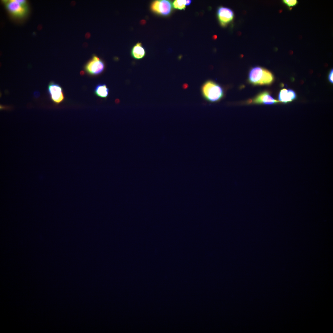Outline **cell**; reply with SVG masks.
I'll return each mask as SVG.
<instances>
[{
    "mask_svg": "<svg viewBox=\"0 0 333 333\" xmlns=\"http://www.w3.org/2000/svg\"><path fill=\"white\" fill-rule=\"evenodd\" d=\"M248 81L253 85H269L273 82L274 76L266 69L259 66L252 68L248 75Z\"/></svg>",
    "mask_w": 333,
    "mask_h": 333,
    "instance_id": "1",
    "label": "cell"
},
{
    "mask_svg": "<svg viewBox=\"0 0 333 333\" xmlns=\"http://www.w3.org/2000/svg\"><path fill=\"white\" fill-rule=\"evenodd\" d=\"M201 91L204 99L211 102L220 101L224 96V91L222 87L212 80L205 81L201 86Z\"/></svg>",
    "mask_w": 333,
    "mask_h": 333,
    "instance_id": "2",
    "label": "cell"
},
{
    "mask_svg": "<svg viewBox=\"0 0 333 333\" xmlns=\"http://www.w3.org/2000/svg\"><path fill=\"white\" fill-rule=\"evenodd\" d=\"M4 2L8 11L14 17L23 18L27 13L28 8L25 0H6Z\"/></svg>",
    "mask_w": 333,
    "mask_h": 333,
    "instance_id": "3",
    "label": "cell"
},
{
    "mask_svg": "<svg viewBox=\"0 0 333 333\" xmlns=\"http://www.w3.org/2000/svg\"><path fill=\"white\" fill-rule=\"evenodd\" d=\"M105 67L103 61L97 56L94 55L86 64L84 69L89 74L96 75L102 73Z\"/></svg>",
    "mask_w": 333,
    "mask_h": 333,
    "instance_id": "4",
    "label": "cell"
},
{
    "mask_svg": "<svg viewBox=\"0 0 333 333\" xmlns=\"http://www.w3.org/2000/svg\"><path fill=\"white\" fill-rule=\"evenodd\" d=\"M47 91L50 100L54 103L59 104L64 99L63 90L58 84L50 81L47 86Z\"/></svg>",
    "mask_w": 333,
    "mask_h": 333,
    "instance_id": "5",
    "label": "cell"
},
{
    "mask_svg": "<svg viewBox=\"0 0 333 333\" xmlns=\"http://www.w3.org/2000/svg\"><path fill=\"white\" fill-rule=\"evenodd\" d=\"M151 9L155 13L163 15H167L171 12L172 4L167 0H156L151 4Z\"/></svg>",
    "mask_w": 333,
    "mask_h": 333,
    "instance_id": "6",
    "label": "cell"
},
{
    "mask_svg": "<svg viewBox=\"0 0 333 333\" xmlns=\"http://www.w3.org/2000/svg\"><path fill=\"white\" fill-rule=\"evenodd\" d=\"M218 18L221 25L223 27L227 26L231 22L234 17L233 11L227 7H219L217 10Z\"/></svg>",
    "mask_w": 333,
    "mask_h": 333,
    "instance_id": "7",
    "label": "cell"
},
{
    "mask_svg": "<svg viewBox=\"0 0 333 333\" xmlns=\"http://www.w3.org/2000/svg\"><path fill=\"white\" fill-rule=\"evenodd\" d=\"M279 102L274 99L267 91L263 92L255 97L248 101V103L255 104L272 105Z\"/></svg>",
    "mask_w": 333,
    "mask_h": 333,
    "instance_id": "8",
    "label": "cell"
},
{
    "mask_svg": "<svg viewBox=\"0 0 333 333\" xmlns=\"http://www.w3.org/2000/svg\"><path fill=\"white\" fill-rule=\"evenodd\" d=\"M296 97L295 92L291 89H282L280 91L278 96V101L280 102L287 103L291 102Z\"/></svg>",
    "mask_w": 333,
    "mask_h": 333,
    "instance_id": "9",
    "label": "cell"
},
{
    "mask_svg": "<svg viewBox=\"0 0 333 333\" xmlns=\"http://www.w3.org/2000/svg\"><path fill=\"white\" fill-rule=\"evenodd\" d=\"M145 50L141 43H138L132 48L131 55L133 58L139 60L143 58L145 55Z\"/></svg>",
    "mask_w": 333,
    "mask_h": 333,
    "instance_id": "10",
    "label": "cell"
},
{
    "mask_svg": "<svg viewBox=\"0 0 333 333\" xmlns=\"http://www.w3.org/2000/svg\"><path fill=\"white\" fill-rule=\"evenodd\" d=\"M94 92L98 97L102 98L106 97L109 94V89L106 84H99L97 85L94 89Z\"/></svg>",
    "mask_w": 333,
    "mask_h": 333,
    "instance_id": "11",
    "label": "cell"
},
{
    "mask_svg": "<svg viewBox=\"0 0 333 333\" xmlns=\"http://www.w3.org/2000/svg\"><path fill=\"white\" fill-rule=\"evenodd\" d=\"M186 5V0H175L172 3V6L174 8L179 10L184 9Z\"/></svg>",
    "mask_w": 333,
    "mask_h": 333,
    "instance_id": "12",
    "label": "cell"
},
{
    "mask_svg": "<svg viewBox=\"0 0 333 333\" xmlns=\"http://www.w3.org/2000/svg\"><path fill=\"white\" fill-rule=\"evenodd\" d=\"M283 2L290 7L295 5L297 3L296 0H283Z\"/></svg>",
    "mask_w": 333,
    "mask_h": 333,
    "instance_id": "13",
    "label": "cell"
},
{
    "mask_svg": "<svg viewBox=\"0 0 333 333\" xmlns=\"http://www.w3.org/2000/svg\"><path fill=\"white\" fill-rule=\"evenodd\" d=\"M333 69H332L331 70V71H330V72L329 75V77H328V79H329V81H330V82L331 83H333Z\"/></svg>",
    "mask_w": 333,
    "mask_h": 333,
    "instance_id": "14",
    "label": "cell"
},
{
    "mask_svg": "<svg viewBox=\"0 0 333 333\" xmlns=\"http://www.w3.org/2000/svg\"><path fill=\"white\" fill-rule=\"evenodd\" d=\"M191 2V0H186V5H189Z\"/></svg>",
    "mask_w": 333,
    "mask_h": 333,
    "instance_id": "15",
    "label": "cell"
}]
</instances>
